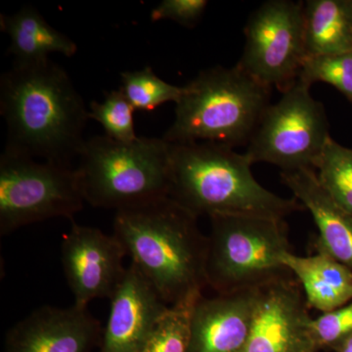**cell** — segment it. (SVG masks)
<instances>
[{"label":"cell","mask_w":352,"mask_h":352,"mask_svg":"<svg viewBox=\"0 0 352 352\" xmlns=\"http://www.w3.org/2000/svg\"><path fill=\"white\" fill-rule=\"evenodd\" d=\"M1 31L10 38L7 53L15 63H36L50 59L52 53L72 57L78 46L66 34L51 27L32 6H25L12 15L0 16Z\"/></svg>","instance_id":"cell-17"},{"label":"cell","mask_w":352,"mask_h":352,"mask_svg":"<svg viewBox=\"0 0 352 352\" xmlns=\"http://www.w3.org/2000/svg\"><path fill=\"white\" fill-rule=\"evenodd\" d=\"M110 300L101 352H138L170 307L133 264Z\"/></svg>","instance_id":"cell-14"},{"label":"cell","mask_w":352,"mask_h":352,"mask_svg":"<svg viewBox=\"0 0 352 352\" xmlns=\"http://www.w3.org/2000/svg\"><path fill=\"white\" fill-rule=\"evenodd\" d=\"M208 4L207 0H163L153 9L151 21L171 20L191 29L198 24Z\"/></svg>","instance_id":"cell-25"},{"label":"cell","mask_w":352,"mask_h":352,"mask_svg":"<svg viewBox=\"0 0 352 352\" xmlns=\"http://www.w3.org/2000/svg\"><path fill=\"white\" fill-rule=\"evenodd\" d=\"M252 164L245 153L226 145L171 144L168 197L197 217L285 219L305 208L296 198H282L264 188L252 175Z\"/></svg>","instance_id":"cell-3"},{"label":"cell","mask_w":352,"mask_h":352,"mask_svg":"<svg viewBox=\"0 0 352 352\" xmlns=\"http://www.w3.org/2000/svg\"><path fill=\"white\" fill-rule=\"evenodd\" d=\"M281 261L302 286L308 307L324 314L351 302L352 270L327 252L300 256L288 252Z\"/></svg>","instance_id":"cell-16"},{"label":"cell","mask_w":352,"mask_h":352,"mask_svg":"<svg viewBox=\"0 0 352 352\" xmlns=\"http://www.w3.org/2000/svg\"><path fill=\"white\" fill-rule=\"evenodd\" d=\"M298 80L310 87L315 82L328 83L352 102V52L305 58Z\"/></svg>","instance_id":"cell-23"},{"label":"cell","mask_w":352,"mask_h":352,"mask_svg":"<svg viewBox=\"0 0 352 352\" xmlns=\"http://www.w3.org/2000/svg\"><path fill=\"white\" fill-rule=\"evenodd\" d=\"M258 289L200 296L192 309L187 352H244Z\"/></svg>","instance_id":"cell-13"},{"label":"cell","mask_w":352,"mask_h":352,"mask_svg":"<svg viewBox=\"0 0 352 352\" xmlns=\"http://www.w3.org/2000/svg\"><path fill=\"white\" fill-rule=\"evenodd\" d=\"M85 203L73 166L39 163L4 148L0 156V235L54 217L74 219Z\"/></svg>","instance_id":"cell-7"},{"label":"cell","mask_w":352,"mask_h":352,"mask_svg":"<svg viewBox=\"0 0 352 352\" xmlns=\"http://www.w3.org/2000/svg\"><path fill=\"white\" fill-rule=\"evenodd\" d=\"M294 275L259 287L244 352H315L312 319Z\"/></svg>","instance_id":"cell-10"},{"label":"cell","mask_w":352,"mask_h":352,"mask_svg":"<svg viewBox=\"0 0 352 352\" xmlns=\"http://www.w3.org/2000/svg\"><path fill=\"white\" fill-rule=\"evenodd\" d=\"M76 170L85 203L117 210L168 197L171 144L163 138L87 139Z\"/></svg>","instance_id":"cell-5"},{"label":"cell","mask_w":352,"mask_h":352,"mask_svg":"<svg viewBox=\"0 0 352 352\" xmlns=\"http://www.w3.org/2000/svg\"><path fill=\"white\" fill-rule=\"evenodd\" d=\"M271 90L238 65L201 71L183 87L175 122L163 138L171 144H248L270 105Z\"/></svg>","instance_id":"cell-4"},{"label":"cell","mask_w":352,"mask_h":352,"mask_svg":"<svg viewBox=\"0 0 352 352\" xmlns=\"http://www.w3.org/2000/svg\"><path fill=\"white\" fill-rule=\"evenodd\" d=\"M100 335V322L88 307L45 305L11 328L6 352H90Z\"/></svg>","instance_id":"cell-12"},{"label":"cell","mask_w":352,"mask_h":352,"mask_svg":"<svg viewBox=\"0 0 352 352\" xmlns=\"http://www.w3.org/2000/svg\"><path fill=\"white\" fill-rule=\"evenodd\" d=\"M197 219L170 197L116 212L113 235L168 307L196 302L207 287L208 237Z\"/></svg>","instance_id":"cell-2"},{"label":"cell","mask_w":352,"mask_h":352,"mask_svg":"<svg viewBox=\"0 0 352 352\" xmlns=\"http://www.w3.org/2000/svg\"><path fill=\"white\" fill-rule=\"evenodd\" d=\"M337 352H352V335L351 337L347 338L344 342L337 349Z\"/></svg>","instance_id":"cell-26"},{"label":"cell","mask_w":352,"mask_h":352,"mask_svg":"<svg viewBox=\"0 0 352 352\" xmlns=\"http://www.w3.org/2000/svg\"><path fill=\"white\" fill-rule=\"evenodd\" d=\"M307 57L352 52V0L305 2Z\"/></svg>","instance_id":"cell-18"},{"label":"cell","mask_w":352,"mask_h":352,"mask_svg":"<svg viewBox=\"0 0 352 352\" xmlns=\"http://www.w3.org/2000/svg\"><path fill=\"white\" fill-rule=\"evenodd\" d=\"M312 335L318 349H337L352 335V300L312 319Z\"/></svg>","instance_id":"cell-24"},{"label":"cell","mask_w":352,"mask_h":352,"mask_svg":"<svg viewBox=\"0 0 352 352\" xmlns=\"http://www.w3.org/2000/svg\"><path fill=\"white\" fill-rule=\"evenodd\" d=\"M245 36L238 66L266 87L286 91L298 80L307 58L305 2H263L250 16Z\"/></svg>","instance_id":"cell-9"},{"label":"cell","mask_w":352,"mask_h":352,"mask_svg":"<svg viewBox=\"0 0 352 352\" xmlns=\"http://www.w3.org/2000/svg\"><path fill=\"white\" fill-rule=\"evenodd\" d=\"M133 112L131 104L119 89L106 92L103 102H91L88 116L89 120H96L103 126L108 138L129 143L138 138L134 129Z\"/></svg>","instance_id":"cell-22"},{"label":"cell","mask_w":352,"mask_h":352,"mask_svg":"<svg viewBox=\"0 0 352 352\" xmlns=\"http://www.w3.org/2000/svg\"><path fill=\"white\" fill-rule=\"evenodd\" d=\"M331 138L323 104L298 80L266 109L245 154L252 164H272L282 171L314 168Z\"/></svg>","instance_id":"cell-8"},{"label":"cell","mask_w":352,"mask_h":352,"mask_svg":"<svg viewBox=\"0 0 352 352\" xmlns=\"http://www.w3.org/2000/svg\"><path fill=\"white\" fill-rule=\"evenodd\" d=\"M314 168L329 195L352 215V149L331 138Z\"/></svg>","instance_id":"cell-19"},{"label":"cell","mask_w":352,"mask_h":352,"mask_svg":"<svg viewBox=\"0 0 352 352\" xmlns=\"http://www.w3.org/2000/svg\"><path fill=\"white\" fill-rule=\"evenodd\" d=\"M126 249L115 235L72 219L64 236L61 258L65 276L75 298L74 305L88 307L96 298H112L126 272Z\"/></svg>","instance_id":"cell-11"},{"label":"cell","mask_w":352,"mask_h":352,"mask_svg":"<svg viewBox=\"0 0 352 352\" xmlns=\"http://www.w3.org/2000/svg\"><path fill=\"white\" fill-rule=\"evenodd\" d=\"M281 178L314 217L319 230L316 250L327 252L352 270V215L329 195L314 168L282 171Z\"/></svg>","instance_id":"cell-15"},{"label":"cell","mask_w":352,"mask_h":352,"mask_svg":"<svg viewBox=\"0 0 352 352\" xmlns=\"http://www.w3.org/2000/svg\"><path fill=\"white\" fill-rule=\"evenodd\" d=\"M120 90L134 110L152 111L166 102H177L183 87L164 82L154 73L151 67L135 72L120 74Z\"/></svg>","instance_id":"cell-20"},{"label":"cell","mask_w":352,"mask_h":352,"mask_svg":"<svg viewBox=\"0 0 352 352\" xmlns=\"http://www.w3.org/2000/svg\"><path fill=\"white\" fill-rule=\"evenodd\" d=\"M6 149L72 166L85 140L87 106L68 73L50 59L15 63L0 78Z\"/></svg>","instance_id":"cell-1"},{"label":"cell","mask_w":352,"mask_h":352,"mask_svg":"<svg viewBox=\"0 0 352 352\" xmlns=\"http://www.w3.org/2000/svg\"><path fill=\"white\" fill-rule=\"evenodd\" d=\"M196 302L168 307L138 352H187L190 319Z\"/></svg>","instance_id":"cell-21"},{"label":"cell","mask_w":352,"mask_h":352,"mask_svg":"<svg viewBox=\"0 0 352 352\" xmlns=\"http://www.w3.org/2000/svg\"><path fill=\"white\" fill-rule=\"evenodd\" d=\"M206 281L217 294L256 289L293 275L282 263L291 251L285 219L210 217Z\"/></svg>","instance_id":"cell-6"}]
</instances>
